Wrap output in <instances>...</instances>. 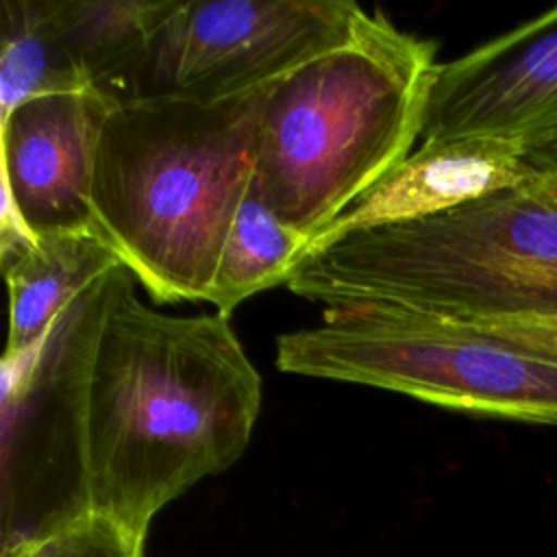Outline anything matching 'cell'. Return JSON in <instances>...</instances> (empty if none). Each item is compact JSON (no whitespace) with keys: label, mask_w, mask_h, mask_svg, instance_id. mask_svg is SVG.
I'll list each match as a JSON object with an SVG mask.
<instances>
[{"label":"cell","mask_w":557,"mask_h":557,"mask_svg":"<svg viewBox=\"0 0 557 557\" xmlns=\"http://www.w3.org/2000/svg\"><path fill=\"white\" fill-rule=\"evenodd\" d=\"M124 265L96 233H61L33 239L2 259L9 285L4 357L35 346L57 318L98 278Z\"/></svg>","instance_id":"cell-11"},{"label":"cell","mask_w":557,"mask_h":557,"mask_svg":"<svg viewBox=\"0 0 557 557\" xmlns=\"http://www.w3.org/2000/svg\"><path fill=\"white\" fill-rule=\"evenodd\" d=\"M117 102L98 89L28 98L2 115V181L33 239L96 233L89 207L102 126Z\"/></svg>","instance_id":"cell-9"},{"label":"cell","mask_w":557,"mask_h":557,"mask_svg":"<svg viewBox=\"0 0 557 557\" xmlns=\"http://www.w3.org/2000/svg\"><path fill=\"white\" fill-rule=\"evenodd\" d=\"M522 187L529 189L531 194H535L537 198L557 205V163H540V165H535L533 178L527 185H522Z\"/></svg>","instance_id":"cell-17"},{"label":"cell","mask_w":557,"mask_h":557,"mask_svg":"<svg viewBox=\"0 0 557 557\" xmlns=\"http://www.w3.org/2000/svg\"><path fill=\"white\" fill-rule=\"evenodd\" d=\"M500 137L557 163V7L440 63L422 141Z\"/></svg>","instance_id":"cell-8"},{"label":"cell","mask_w":557,"mask_h":557,"mask_svg":"<svg viewBox=\"0 0 557 557\" xmlns=\"http://www.w3.org/2000/svg\"><path fill=\"white\" fill-rule=\"evenodd\" d=\"M437 41L368 13L342 46L272 85L252 189L309 244L422 137Z\"/></svg>","instance_id":"cell-3"},{"label":"cell","mask_w":557,"mask_h":557,"mask_svg":"<svg viewBox=\"0 0 557 557\" xmlns=\"http://www.w3.org/2000/svg\"><path fill=\"white\" fill-rule=\"evenodd\" d=\"M533 174L535 165L522 148L500 137L422 141L416 152L348 205L309 248L352 231L431 218L496 191L522 187Z\"/></svg>","instance_id":"cell-10"},{"label":"cell","mask_w":557,"mask_h":557,"mask_svg":"<svg viewBox=\"0 0 557 557\" xmlns=\"http://www.w3.org/2000/svg\"><path fill=\"white\" fill-rule=\"evenodd\" d=\"M285 285L300 298L459 322L557 318V205L524 187L346 233L309 248Z\"/></svg>","instance_id":"cell-4"},{"label":"cell","mask_w":557,"mask_h":557,"mask_svg":"<svg viewBox=\"0 0 557 557\" xmlns=\"http://www.w3.org/2000/svg\"><path fill=\"white\" fill-rule=\"evenodd\" d=\"M307 248L309 239L281 222L250 185L224 242L207 302L228 318L246 298L285 283Z\"/></svg>","instance_id":"cell-13"},{"label":"cell","mask_w":557,"mask_h":557,"mask_svg":"<svg viewBox=\"0 0 557 557\" xmlns=\"http://www.w3.org/2000/svg\"><path fill=\"white\" fill-rule=\"evenodd\" d=\"M466 324H472L494 337L518 344L544 357L557 359V318H511V320H485V322H466Z\"/></svg>","instance_id":"cell-16"},{"label":"cell","mask_w":557,"mask_h":557,"mask_svg":"<svg viewBox=\"0 0 557 557\" xmlns=\"http://www.w3.org/2000/svg\"><path fill=\"white\" fill-rule=\"evenodd\" d=\"M174 0H54V17L85 87L117 104Z\"/></svg>","instance_id":"cell-12"},{"label":"cell","mask_w":557,"mask_h":557,"mask_svg":"<svg viewBox=\"0 0 557 557\" xmlns=\"http://www.w3.org/2000/svg\"><path fill=\"white\" fill-rule=\"evenodd\" d=\"M261 411V374L226 315H172L120 265L85 387L91 511L144 535L198 481L228 470Z\"/></svg>","instance_id":"cell-1"},{"label":"cell","mask_w":557,"mask_h":557,"mask_svg":"<svg viewBox=\"0 0 557 557\" xmlns=\"http://www.w3.org/2000/svg\"><path fill=\"white\" fill-rule=\"evenodd\" d=\"M146 537L91 511L54 535L0 557H146Z\"/></svg>","instance_id":"cell-15"},{"label":"cell","mask_w":557,"mask_h":557,"mask_svg":"<svg viewBox=\"0 0 557 557\" xmlns=\"http://www.w3.org/2000/svg\"><path fill=\"white\" fill-rule=\"evenodd\" d=\"M270 89L224 102L131 100L109 113L89 194L94 231L157 302H207L252 183Z\"/></svg>","instance_id":"cell-2"},{"label":"cell","mask_w":557,"mask_h":557,"mask_svg":"<svg viewBox=\"0 0 557 557\" xmlns=\"http://www.w3.org/2000/svg\"><path fill=\"white\" fill-rule=\"evenodd\" d=\"M0 9L2 115L35 96L85 89L61 39L54 0H2Z\"/></svg>","instance_id":"cell-14"},{"label":"cell","mask_w":557,"mask_h":557,"mask_svg":"<svg viewBox=\"0 0 557 557\" xmlns=\"http://www.w3.org/2000/svg\"><path fill=\"white\" fill-rule=\"evenodd\" d=\"M276 368L557 426V359L457 320L385 307L324 309L318 324L276 337Z\"/></svg>","instance_id":"cell-5"},{"label":"cell","mask_w":557,"mask_h":557,"mask_svg":"<svg viewBox=\"0 0 557 557\" xmlns=\"http://www.w3.org/2000/svg\"><path fill=\"white\" fill-rule=\"evenodd\" d=\"M366 15L350 0H174L124 102H224L268 89L346 44Z\"/></svg>","instance_id":"cell-7"},{"label":"cell","mask_w":557,"mask_h":557,"mask_svg":"<svg viewBox=\"0 0 557 557\" xmlns=\"http://www.w3.org/2000/svg\"><path fill=\"white\" fill-rule=\"evenodd\" d=\"M117 268L87 287L35 346L2 357L0 555L91 513L85 387Z\"/></svg>","instance_id":"cell-6"}]
</instances>
